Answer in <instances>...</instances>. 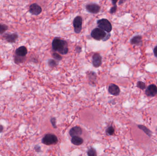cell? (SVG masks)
I'll use <instances>...</instances> for the list:
<instances>
[{
  "label": "cell",
  "mask_w": 157,
  "mask_h": 156,
  "mask_svg": "<svg viewBox=\"0 0 157 156\" xmlns=\"http://www.w3.org/2000/svg\"><path fill=\"white\" fill-rule=\"evenodd\" d=\"M52 48L61 55H66L68 51L67 42L59 37H56L52 40Z\"/></svg>",
  "instance_id": "obj_1"
},
{
  "label": "cell",
  "mask_w": 157,
  "mask_h": 156,
  "mask_svg": "<svg viewBox=\"0 0 157 156\" xmlns=\"http://www.w3.org/2000/svg\"><path fill=\"white\" fill-rule=\"evenodd\" d=\"M110 33H107L103 30L99 28L93 29L91 33V36L93 39L97 40L106 41L110 39Z\"/></svg>",
  "instance_id": "obj_2"
},
{
  "label": "cell",
  "mask_w": 157,
  "mask_h": 156,
  "mask_svg": "<svg viewBox=\"0 0 157 156\" xmlns=\"http://www.w3.org/2000/svg\"><path fill=\"white\" fill-rule=\"evenodd\" d=\"M58 141V137L53 134H47L42 139V143L48 146L56 144Z\"/></svg>",
  "instance_id": "obj_3"
},
{
  "label": "cell",
  "mask_w": 157,
  "mask_h": 156,
  "mask_svg": "<svg viewBox=\"0 0 157 156\" xmlns=\"http://www.w3.org/2000/svg\"><path fill=\"white\" fill-rule=\"evenodd\" d=\"M98 27L105 32L110 33L112 30V26L110 22L105 18L98 20L97 21Z\"/></svg>",
  "instance_id": "obj_4"
},
{
  "label": "cell",
  "mask_w": 157,
  "mask_h": 156,
  "mask_svg": "<svg viewBox=\"0 0 157 156\" xmlns=\"http://www.w3.org/2000/svg\"><path fill=\"white\" fill-rule=\"evenodd\" d=\"M82 18L80 16H77L74 18L73 21V26L74 31L76 33H80L82 27Z\"/></svg>",
  "instance_id": "obj_5"
},
{
  "label": "cell",
  "mask_w": 157,
  "mask_h": 156,
  "mask_svg": "<svg viewBox=\"0 0 157 156\" xmlns=\"http://www.w3.org/2000/svg\"><path fill=\"white\" fill-rule=\"evenodd\" d=\"M29 12L33 15H38L42 12V8L37 3H33L29 6Z\"/></svg>",
  "instance_id": "obj_6"
},
{
  "label": "cell",
  "mask_w": 157,
  "mask_h": 156,
  "mask_svg": "<svg viewBox=\"0 0 157 156\" xmlns=\"http://www.w3.org/2000/svg\"><path fill=\"white\" fill-rule=\"evenodd\" d=\"M101 8L98 5L95 3H90L86 6V9L90 13L96 14L98 13Z\"/></svg>",
  "instance_id": "obj_7"
},
{
  "label": "cell",
  "mask_w": 157,
  "mask_h": 156,
  "mask_svg": "<svg viewBox=\"0 0 157 156\" xmlns=\"http://www.w3.org/2000/svg\"><path fill=\"white\" fill-rule=\"evenodd\" d=\"M3 37L7 42L10 43H14L19 38V36L16 33H5Z\"/></svg>",
  "instance_id": "obj_8"
},
{
  "label": "cell",
  "mask_w": 157,
  "mask_h": 156,
  "mask_svg": "<svg viewBox=\"0 0 157 156\" xmlns=\"http://www.w3.org/2000/svg\"><path fill=\"white\" fill-rule=\"evenodd\" d=\"M146 95L148 97H154L157 94V87L154 84H151L147 88Z\"/></svg>",
  "instance_id": "obj_9"
},
{
  "label": "cell",
  "mask_w": 157,
  "mask_h": 156,
  "mask_svg": "<svg viewBox=\"0 0 157 156\" xmlns=\"http://www.w3.org/2000/svg\"><path fill=\"white\" fill-rule=\"evenodd\" d=\"M102 58L98 53H95L92 56V64L95 67H99L102 65Z\"/></svg>",
  "instance_id": "obj_10"
},
{
  "label": "cell",
  "mask_w": 157,
  "mask_h": 156,
  "mask_svg": "<svg viewBox=\"0 0 157 156\" xmlns=\"http://www.w3.org/2000/svg\"><path fill=\"white\" fill-rule=\"evenodd\" d=\"M108 92L114 96H118L120 94V89L116 84H110L108 88Z\"/></svg>",
  "instance_id": "obj_11"
},
{
  "label": "cell",
  "mask_w": 157,
  "mask_h": 156,
  "mask_svg": "<svg viewBox=\"0 0 157 156\" xmlns=\"http://www.w3.org/2000/svg\"><path fill=\"white\" fill-rule=\"evenodd\" d=\"M69 135L71 137H75V136H80L82 133V130L80 126H75L71 129L69 131Z\"/></svg>",
  "instance_id": "obj_12"
},
{
  "label": "cell",
  "mask_w": 157,
  "mask_h": 156,
  "mask_svg": "<svg viewBox=\"0 0 157 156\" xmlns=\"http://www.w3.org/2000/svg\"><path fill=\"white\" fill-rule=\"evenodd\" d=\"M28 53V50L26 47L24 46L20 47L15 51L16 55L21 57H25Z\"/></svg>",
  "instance_id": "obj_13"
},
{
  "label": "cell",
  "mask_w": 157,
  "mask_h": 156,
  "mask_svg": "<svg viewBox=\"0 0 157 156\" xmlns=\"http://www.w3.org/2000/svg\"><path fill=\"white\" fill-rule=\"evenodd\" d=\"M142 37L140 35H137L134 37L130 40V43L132 44L135 45H140L142 44Z\"/></svg>",
  "instance_id": "obj_14"
},
{
  "label": "cell",
  "mask_w": 157,
  "mask_h": 156,
  "mask_svg": "<svg viewBox=\"0 0 157 156\" xmlns=\"http://www.w3.org/2000/svg\"><path fill=\"white\" fill-rule=\"evenodd\" d=\"M84 140L79 136H75L72 138L71 142L73 144L76 146H80L83 144Z\"/></svg>",
  "instance_id": "obj_15"
},
{
  "label": "cell",
  "mask_w": 157,
  "mask_h": 156,
  "mask_svg": "<svg viewBox=\"0 0 157 156\" xmlns=\"http://www.w3.org/2000/svg\"><path fill=\"white\" fill-rule=\"evenodd\" d=\"M25 59V57H21V56H17L16 55L14 56V62L17 64H20L24 62Z\"/></svg>",
  "instance_id": "obj_16"
},
{
  "label": "cell",
  "mask_w": 157,
  "mask_h": 156,
  "mask_svg": "<svg viewBox=\"0 0 157 156\" xmlns=\"http://www.w3.org/2000/svg\"><path fill=\"white\" fill-rule=\"evenodd\" d=\"M138 126L139 128H140V129L143 130L144 132L146 134H147L149 137H150L151 136V135H152V132L149 129H147L146 127L144 126V125H138Z\"/></svg>",
  "instance_id": "obj_17"
},
{
  "label": "cell",
  "mask_w": 157,
  "mask_h": 156,
  "mask_svg": "<svg viewBox=\"0 0 157 156\" xmlns=\"http://www.w3.org/2000/svg\"><path fill=\"white\" fill-rule=\"evenodd\" d=\"M8 29V26L5 24H0V35L4 33Z\"/></svg>",
  "instance_id": "obj_18"
},
{
  "label": "cell",
  "mask_w": 157,
  "mask_h": 156,
  "mask_svg": "<svg viewBox=\"0 0 157 156\" xmlns=\"http://www.w3.org/2000/svg\"><path fill=\"white\" fill-rule=\"evenodd\" d=\"M88 156H97L96 151L94 148H91L87 151Z\"/></svg>",
  "instance_id": "obj_19"
},
{
  "label": "cell",
  "mask_w": 157,
  "mask_h": 156,
  "mask_svg": "<svg viewBox=\"0 0 157 156\" xmlns=\"http://www.w3.org/2000/svg\"><path fill=\"white\" fill-rule=\"evenodd\" d=\"M114 131H115V130H114V127L112 126H110V127H108L107 129L106 132L107 134V135L112 136V135H114Z\"/></svg>",
  "instance_id": "obj_20"
},
{
  "label": "cell",
  "mask_w": 157,
  "mask_h": 156,
  "mask_svg": "<svg viewBox=\"0 0 157 156\" xmlns=\"http://www.w3.org/2000/svg\"><path fill=\"white\" fill-rule=\"evenodd\" d=\"M137 87L142 90L145 89L146 88V85L145 83L142 81H139L137 82Z\"/></svg>",
  "instance_id": "obj_21"
},
{
  "label": "cell",
  "mask_w": 157,
  "mask_h": 156,
  "mask_svg": "<svg viewBox=\"0 0 157 156\" xmlns=\"http://www.w3.org/2000/svg\"><path fill=\"white\" fill-rule=\"evenodd\" d=\"M112 3H113L114 6H113L110 10V13L113 14V13H114L116 12V10H117V5H116V2L117 1H112Z\"/></svg>",
  "instance_id": "obj_22"
},
{
  "label": "cell",
  "mask_w": 157,
  "mask_h": 156,
  "mask_svg": "<svg viewBox=\"0 0 157 156\" xmlns=\"http://www.w3.org/2000/svg\"><path fill=\"white\" fill-rule=\"evenodd\" d=\"M48 64L51 67H54L57 66V63L54 60L50 59L48 61Z\"/></svg>",
  "instance_id": "obj_23"
},
{
  "label": "cell",
  "mask_w": 157,
  "mask_h": 156,
  "mask_svg": "<svg viewBox=\"0 0 157 156\" xmlns=\"http://www.w3.org/2000/svg\"><path fill=\"white\" fill-rule=\"evenodd\" d=\"M52 57H53L54 59L56 60H59H59H61L62 59V56L57 53H53L52 54Z\"/></svg>",
  "instance_id": "obj_24"
},
{
  "label": "cell",
  "mask_w": 157,
  "mask_h": 156,
  "mask_svg": "<svg viewBox=\"0 0 157 156\" xmlns=\"http://www.w3.org/2000/svg\"><path fill=\"white\" fill-rule=\"evenodd\" d=\"M50 121H51V122L52 123V126L54 128H56V119L55 118H52L51 119Z\"/></svg>",
  "instance_id": "obj_25"
},
{
  "label": "cell",
  "mask_w": 157,
  "mask_h": 156,
  "mask_svg": "<svg viewBox=\"0 0 157 156\" xmlns=\"http://www.w3.org/2000/svg\"><path fill=\"white\" fill-rule=\"evenodd\" d=\"M35 150L36 152L39 153L41 151V148H40V146H39V145H36L35 146Z\"/></svg>",
  "instance_id": "obj_26"
},
{
  "label": "cell",
  "mask_w": 157,
  "mask_h": 156,
  "mask_svg": "<svg viewBox=\"0 0 157 156\" xmlns=\"http://www.w3.org/2000/svg\"><path fill=\"white\" fill-rule=\"evenodd\" d=\"M154 55H155L156 57H157V46H156L154 48Z\"/></svg>",
  "instance_id": "obj_27"
},
{
  "label": "cell",
  "mask_w": 157,
  "mask_h": 156,
  "mask_svg": "<svg viewBox=\"0 0 157 156\" xmlns=\"http://www.w3.org/2000/svg\"><path fill=\"white\" fill-rule=\"evenodd\" d=\"M75 50H76V52L77 53H79L81 51V48L79 46L76 47V49H75Z\"/></svg>",
  "instance_id": "obj_28"
},
{
  "label": "cell",
  "mask_w": 157,
  "mask_h": 156,
  "mask_svg": "<svg viewBox=\"0 0 157 156\" xmlns=\"http://www.w3.org/2000/svg\"><path fill=\"white\" fill-rule=\"evenodd\" d=\"M3 126H2V125H0V133L2 132L3 130Z\"/></svg>",
  "instance_id": "obj_29"
}]
</instances>
